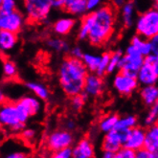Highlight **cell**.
<instances>
[{
	"mask_svg": "<svg viewBox=\"0 0 158 158\" xmlns=\"http://www.w3.org/2000/svg\"><path fill=\"white\" fill-rule=\"evenodd\" d=\"M25 23V15L17 10L0 13V30L18 34L23 29Z\"/></svg>",
	"mask_w": 158,
	"mask_h": 158,
	"instance_id": "9c48e42d",
	"label": "cell"
},
{
	"mask_svg": "<svg viewBox=\"0 0 158 158\" xmlns=\"http://www.w3.org/2000/svg\"><path fill=\"white\" fill-rule=\"evenodd\" d=\"M150 42L152 45V54L158 56V35H156L152 39H151Z\"/></svg>",
	"mask_w": 158,
	"mask_h": 158,
	"instance_id": "60d3db41",
	"label": "cell"
},
{
	"mask_svg": "<svg viewBox=\"0 0 158 158\" xmlns=\"http://www.w3.org/2000/svg\"><path fill=\"white\" fill-rule=\"evenodd\" d=\"M100 158H114V153L109 152H103Z\"/></svg>",
	"mask_w": 158,
	"mask_h": 158,
	"instance_id": "f6af8a7d",
	"label": "cell"
},
{
	"mask_svg": "<svg viewBox=\"0 0 158 158\" xmlns=\"http://www.w3.org/2000/svg\"><path fill=\"white\" fill-rule=\"evenodd\" d=\"M65 11L72 15H82L87 11L86 0H77V1L69 5L65 9Z\"/></svg>",
	"mask_w": 158,
	"mask_h": 158,
	"instance_id": "f1b7e54d",
	"label": "cell"
},
{
	"mask_svg": "<svg viewBox=\"0 0 158 158\" xmlns=\"http://www.w3.org/2000/svg\"><path fill=\"white\" fill-rule=\"evenodd\" d=\"M139 85L136 77L129 75L127 73L120 71L113 80V86L119 94L128 96L133 93Z\"/></svg>",
	"mask_w": 158,
	"mask_h": 158,
	"instance_id": "8fae6325",
	"label": "cell"
},
{
	"mask_svg": "<svg viewBox=\"0 0 158 158\" xmlns=\"http://www.w3.org/2000/svg\"><path fill=\"white\" fill-rule=\"evenodd\" d=\"M18 44L16 33L0 30V54L7 55L15 49Z\"/></svg>",
	"mask_w": 158,
	"mask_h": 158,
	"instance_id": "9a60e30c",
	"label": "cell"
},
{
	"mask_svg": "<svg viewBox=\"0 0 158 158\" xmlns=\"http://www.w3.org/2000/svg\"><path fill=\"white\" fill-rule=\"evenodd\" d=\"M22 138L27 142H33L36 137V131L33 128H24L22 132L20 133Z\"/></svg>",
	"mask_w": 158,
	"mask_h": 158,
	"instance_id": "d590c367",
	"label": "cell"
},
{
	"mask_svg": "<svg viewBox=\"0 0 158 158\" xmlns=\"http://www.w3.org/2000/svg\"><path fill=\"white\" fill-rule=\"evenodd\" d=\"M157 124H158V122H157Z\"/></svg>",
	"mask_w": 158,
	"mask_h": 158,
	"instance_id": "f5cc1de1",
	"label": "cell"
},
{
	"mask_svg": "<svg viewBox=\"0 0 158 158\" xmlns=\"http://www.w3.org/2000/svg\"><path fill=\"white\" fill-rule=\"evenodd\" d=\"M144 62H145V57L142 56L131 44L127 48L126 53L123 56L119 69L120 71L136 77L139 69L141 68Z\"/></svg>",
	"mask_w": 158,
	"mask_h": 158,
	"instance_id": "52a82bcc",
	"label": "cell"
},
{
	"mask_svg": "<svg viewBox=\"0 0 158 158\" xmlns=\"http://www.w3.org/2000/svg\"><path fill=\"white\" fill-rule=\"evenodd\" d=\"M26 87L28 88V90L31 91L35 97H38L41 101L48 100L50 96L49 89L39 81H28L26 82Z\"/></svg>",
	"mask_w": 158,
	"mask_h": 158,
	"instance_id": "ffe728a7",
	"label": "cell"
},
{
	"mask_svg": "<svg viewBox=\"0 0 158 158\" xmlns=\"http://www.w3.org/2000/svg\"><path fill=\"white\" fill-rule=\"evenodd\" d=\"M131 129H125L115 127L112 131L106 133L102 141V151L115 153L121 148L124 147Z\"/></svg>",
	"mask_w": 158,
	"mask_h": 158,
	"instance_id": "ba28073f",
	"label": "cell"
},
{
	"mask_svg": "<svg viewBox=\"0 0 158 158\" xmlns=\"http://www.w3.org/2000/svg\"><path fill=\"white\" fill-rule=\"evenodd\" d=\"M131 44L145 58L152 54V45L150 40H146L140 35H135Z\"/></svg>",
	"mask_w": 158,
	"mask_h": 158,
	"instance_id": "44dd1931",
	"label": "cell"
},
{
	"mask_svg": "<svg viewBox=\"0 0 158 158\" xmlns=\"http://www.w3.org/2000/svg\"><path fill=\"white\" fill-rule=\"evenodd\" d=\"M134 16V5L132 2H127L123 5L122 9V18L123 22L127 27H129L133 23Z\"/></svg>",
	"mask_w": 158,
	"mask_h": 158,
	"instance_id": "cb8c5ba5",
	"label": "cell"
},
{
	"mask_svg": "<svg viewBox=\"0 0 158 158\" xmlns=\"http://www.w3.org/2000/svg\"><path fill=\"white\" fill-rule=\"evenodd\" d=\"M110 56H111V53H105L101 56V61H100V65H99V68L96 72L97 75L99 76H103L106 73L107 71V67H108V63H109V60H110Z\"/></svg>",
	"mask_w": 158,
	"mask_h": 158,
	"instance_id": "1f68e13d",
	"label": "cell"
},
{
	"mask_svg": "<svg viewBox=\"0 0 158 158\" xmlns=\"http://www.w3.org/2000/svg\"><path fill=\"white\" fill-rule=\"evenodd\" d=\"M119 119L120 117L117 114H110V115L104 117L100 121V124H99L100 131L104 133H107L111 131L117 126Z\"/></svg>",
	"mask_w": 158,
	"mask_h": 158,
	"instance_id": "7402d4cb",
	"label": "cell"
},
{
	"mask_svg": "<svg viewBox=\"0 0 158 158\" xmlns=\"http://www.w3.org/2000/svg\"><path fill=\"white\" fill-rule=\"evenodd\" d=\"M83 54H85V53H82V50L80 47H74L71 50V52H70V56H71V57L76 58V59H80V60L82 59Z\"/></svg>",
	"mask_w": 158,
	"mask_h": 158,
	"instance_id": "b9f144b4",
	"label": "cell"
},
{
	"mask_svg": "<svg viewBox=\"0 0 158 158\" xmlns=\"http://www.w3.org/2000/svg\"><path fill=\"white\" fill-rule=\"evenodd\" d=\"M5 102H7V99H6V95L5 93L2 89H0V105L4 104Z\"/></svg>",
	"mask_w": 158,
	"mask_h": 158,
	"instance_id": "7dc6e473",
	"label": "cell"
},
{
	"mask_svg": "<svg viewBox=\"0 0 158 158\" xmlns=\"http://www.w3.org/2000/svg\"><path fill=\"white\" fill-rule=\"evenodd\" d=\"M140 96L146 106H152L158 102V86L155 85H145L140 91Z\"/></svg>",
	"mask_w": 158,
	"mask_h": 158,
	"instance_id": "ac0fdd59",
	"label": "cell"
},
{
	"mask_svg": "<svg viewBox=\"0 0 158 158\" xmlns=\"http://www.w3.org/2000/svg\"><path fill=\"white\" fill-rule=\"evenodd\" d=\"M74 142V137L71 131L66 129H58L52 131L46 140V145L50 151L57 152L65 148L72 147Z\"/></svg>",
	"mask_w": 158,
	"mask_h": 158,
	"instance_id": "30bf717a",
	"label": "cell"
},
{
	"mask_svg": "<svg viewBox=\"0 0 158 158\" xmlns=\"http://www.w3.org/2000/svg\"><path fill=\"white\" fill-rule=\"evenodd\" d=\"M153 1L157 4V6H158V0H153Z\"/></svg>",
	"mask_w": 158,
	"mask_h": 158,
	"instance_id": "816d5d0a",
	"label": "cell"
},
{
	"mask_svg": "<svg viewBox=\"0 0 158 158\" xmlns=\"http://www.w3.org/2000/svg\"><path fill=\"white\" fill-rule=\"evenodd\" d=\"M53 8V0H23L24 15L29 21L40 23L47 19Z\"/></svg>",
	"mask_w": 158,
	"mask_h": 158,
	"instance_id": "277c9868",
	"label": "cell"
},
{
	"mask_svg": "<svg viewBox=\"0 0 158 158\" xmlns=\"http://www.w3.org/2000/svg\"><path fill=\"white\" fill-rule=\"evenodd\" d=\"M136 78L139 83H141L142 85H155L158 81V74L152 64L145 60L141 68L139 69Z\"/></svg>",
	"mask_w": 158,
	"mask_h": 158,
	"instance_id": "5bb4252c",
	"label": "cell"
},
{
	"mask_svg": "<svg viewBox=\"0 0 158 158\" xmlns=\"http://www.w3.org/2000/svg\"><path fill=\"white\" fill-rule=\"evenodd\" d=\"M136 158H158V153L143 148L136 152Z\"/></svg>",
	"mask_w": 158,
	"mask_h": 158,
	"instance_id": "8d00e7d4",
	"label": "cell"
},
{
	"mask_svg": "<svg viewBox=\"0 0 158 158\" xmlns=\"http://www.w3.org/2000/svg\"><path fill=\"white\" fill-rule=\"evenodd\" d=\"M145 142H146V129L141 127L136 126L135 127L131 128L129 131L124 147L137 152L145 148Z\"/></svg>",
	"mask_w": 158,
	"mask_h": 158,
	"instance_id": "7c38bea8",
	"label": "cell"
},
{
	"mask_svg": "<svg viewBox=\"0 0 158 158\" xmlns=\"http://www.w3.org/2000/svg\"><path fill=\"white\" fill-rule=\"evenodd\" d=\"M103 90L104 81L102 80V77L97 74H88L82 92L87 97H97L102 94Z\"/></svg>",
	"mask_w": 158,
	"mask_h": 158,
	"instance_id": "4fadbf2b",
	"label": "cell"
},
{
	"mask_svg": "<svg viewBox=\"0 0 158 158\" xmlns=\"http://www.w3.org/2000/svg\"><path fill=\"white\" fill-rule=\"evenodd\" d=\"M73 148V158H94L95 148L90 139L82 138Z\"/></svg>",
	"mask_w": 158,
	"mask_h": 158,
	"instance_id": "2e32d148",
	"label": "cell"
},
{
	"mask_svg": "<svg viewBox=\"0 0 158 158\" xmlns=\"http://www.w3.org/2000/svg\"><path fill=\"white\" fill-rule=\"evenodd\" d=\"M50 158H73V148L72 147H69L57 152H54Z\"/></svg>",
	"mask_w": 158,
	"mask_h": 158,
	"instance_id": "836d02e7",
	"label": "cell"
},
{
	"mask_svg": "<svg viewBox=\"0 0 158 158\" xmlns=\"http://www.w3.org/2000/svg\"><path fill=\"white\" fill-rule=\"evenodd\" d=\"M145 148L158 153V124L152 125L146 129Z\"/></svg>",
	"mask_w": 158,
	"mask_h": 158,
	"instance_id": "e0dca14e",
	"label": "cell"
},
{
	"mask_svg": "<svg viewBox=\"0 0 158 158\" xmlns=\"http://www.w3.org/2000/svg\"><path fill=\"white\" fill-rule=\"evenodd\" d=\"M74 26H75V20L70 17H63L54 23L53 31L59 35H65L72 31Z\"/></svg>",
	"mask_w": 158,
	"mask_h": 158,
	"instance_id": "d6986e66",
	"label": "cell"
},
{
	"mask_svg": "<svg viewBox=\"0 0 158 158\" xmlns=\"http://www.w3.org/2000/svg\"><path fill=\"white\" fill-rule=\"evenodd\" d=\"M82 62L85 63V67L88 71L92 73H96L101 61V56H96L92 54H83V57L81 59Z\"/></svg>",
	"mask_w": 158,
	"mask_h": 158,
	"instance_id": "603a6c76",
	"label": "cell"
},
{
	"mask_svg": "<svg viewBox=\"0 0 158 158\" xmlns=\"http://www.w3.org/2000/svg\"><path fill=\"white\" fill-rule=\"evenodd\" d=\"M87 98L88 97L83 92L81 93V94H78V95L71 97V103H70L71 107L76 111L81 110L83 107V106H85V103Z\"/></svg>",
	"mask_w": 158,
	"mask_h": 158,
	"instance_id": "4dcf8cb0",
	"label": "cell"
},
{
	"mask_svg": "<svg viewBox=\"0 0 158 158\" xmlns=\"http://www.w3.org/2000/svg\"><path fill=\"white\" fill-rule=\"evenodd\" d=\"M138 120L133 115H127L124 117H121L118 121L117 127H122L125 129H131L137 126Z\"/></svg>",
	"mask_w": 158,
	"mask_h": 158,
	"instance_id": "f546056e",
	"label": "cell"
},
{
	"mask_svg": "<svg viewBox=\"0 0 158 158\" xmlns=\"http://www.w3.org/2000/svg\"><path fill=\"white\" fill-rule=\"evenodd\" d=\"M116 23V11L112 5H104L85 15L78 32L81 40H88L94 46H102L111 38Z\"/></svg>",
	"mask_w": 158,
	"mask_h": 158,
	"instance_id": "6da1fadb",
	"label": "cell"
},
{
	"mask_svg": "<svg viewBox=\"0 0 158 158\" xmlns=\"http://www.w3.org/2000/svg\"><path fill=\"white\" fill-rule=\"evenodd\" d=\"M87 71L81 60L71 56L66 57L59 68V81L62 91L69 97L82 93Z\"/></svg>",
	"mask_w": 158,
	"mask_h": 158,
	"instance_id": "7a4b0ae2",
	"label": "cell"
},
{
	"mask_svg": "<svg viewBox=\"0 0 158 158\" xmlns=\"http://www.w3.org/2000/svg\"><path fill=\"white\" fill-rule=\"evenodd\" d=\"M17 1L16 0H1L2 12H12L16 10Z\"/></svg>",
	"mask_w": 158,
	"mask_h": 158,
	"instance_id": "e575fe53",
	"label": "cell"
},
{
	"mask_svg": "<svg viewBox=\"0 0 158 158\" xmlns=\"http://www.w3.org/2000/svg\"><path fill=\"white\" fill-rule=\"evenodd\" d=\"M145 60L148 61V63H151L153 66L154 70L156 71V73L158 74V56L154 55V54H151V55L147 56L145 58Z\"/></svg>",
	"mask_w": 158,
	"mask_h": 158,
	"instance_id": "74e56055",
	"label": "cell"
},
{
	"mask_svg": "<svg viewBox=\"0 0 158 158\" xmlns=\"http://www.w3.org/2000/svg\"><path fill=\"white\" fill-rule=\"evenodd\" d=\"M158 122V102L150 106L148 113L144 119V126L148 127Z\"/></svg>",
	"mask_w": 158,
	"mask_h": 158,
	"instance_id": "484cf974",
	"label": "cell"
},
{
	"mask_svg": "<svg viewBox=\"0 0 158 158\" xmlns=\"http://www.w3.org/2000/svg\"><path fill=\"white\" fill-rule=\"evenodd\" d=\"M64 127H65L66 131H73V129L76 128V123L74 122L73 120L68 119V120L65 121V123H64Z\"/></svg>",
	"mask_w": 158,
	"mask_h": 158,
	"instance_id": "7bdbcfd3",
	"label": "cell"
},
{
	"mask_svg": "<svg viewBox=\"0 0 158 158\" xmlns=\"http://www.w3.org/2000/svg\"><path fill=\"white\" fill-rule=\"evenodd\" d=\"M123 56L124 55H123V53L121 52V51H116V52L111 53L106 73H108V74L113 73L116 69L120 68V64H121V61H122Z\"/></svg>",
	"mask_w": 158,
	"mask_h": 158,
	"instance_id": "83f0119b",
	"label": "cell"
},
{
	"mask_svg": "<svg viewBox=\"0 0 158 158\" xmlns=\"http://www.w3.org/2000/svg\"><path fill=\"white\" fill-rule=\"evenodd\" d=\"M2 12V9H1V1H0V13Z\"/></svg>",
	"mask_w": 158,
	"mask_h": 158,
	"instance_id": "f907efd6",
	"label": "cell"
},
{
	"mask_svg": "<svg viewBox=\"0 0 158 158\" xmlns=\"http://www.w3.org/2000/svg\"><path fill=\"white\" fill-rule=\"evenodd\" d=\"M19 119L22 123L26 124L31 117L38 115L42 108L41 100L35 95H26L15 102Z\"/></svg>",
	"mask_w": 158,
	"mask_h": 158,
	"instance_id": "8992f818",
	"label": "cell"
},
{
	"mask_svg": "<svg viewBox=\"0 0 158 158\" xmlns=\"http://www.w3.org/2000/svg\"><path fill=\"white\" fill-rule=\"evenodd\" d=\"M2 70H3L4 77L8 80L15 79L17 76V67L15 65V63L9 59H6L3 61Z\"/></svg>",
	"mask_w": 158,
	"mask_h": 158,
	"instance_id": "d4e9b609",
	"label": "cell"
},
{
	"mask_svg": "<svg viewBox=\"0 0 158 158\" xmlns=\"http://www.w3.org/2000/svg\"><path fill=\"white\" fill-rule=\"evenodd\" d=\"M2 127H3V126H2L1 122H0V131H1V129H2Z\"/></svg>",
	"mask_w": 158,
	"mask_h": 158,
	"instance_id": "681fc988",
	"label": "cell"
},
{
	"mask_svg": "<svg viewBox=\"0 0 158 158\" xmlns=\"http://www.w3.org/2000/svg\"><path fill=\"white\" fill-rule=\"evenodd\" d=\"M101 4V0H86L87 11H94L99 8Z\"/></svg>",
	"mask_w": 158,
	"mask_h": 158,
	"instance_id": "f35d334b",
	"label": "cell"
},
{
	"mask_svg": "<svg viewBox=\"0 0 158 158\" xmlns=\"http://www.w3.org/2000/svg\"><path fill=\"white\" fill-rule=\"evenodd\" d=\"M0 122L3 127L7 128L8 131L13 134L21 133L26 125L19 119L15 102L13 103L8 101L0 105Z\"/></svg>",
	"mask_w": 158,
	"mask_h": 158,
	"instance_id": "3957f363",
	"label": "cell"
},
{
	"mask_svg": "<svg viewBox=\"0 0 158 158\" xmlns=\"http://www.w3.org/2000/svg\"><path fill=\"white\" fill-rule=\"evenodd\" d=\"M5 158H29V156L24 152H13L7 154Z\"/></svg>",
	"mask_w": 158,
	"mask_h": 158,
	"instance_id": "ab89813d",
	"label": "cell"
},
{
	"mask_svg": "<svg viewBox=\"0 0 158 158\" xmlns=\"http://www.w3.org/2000/svg\"><path fill=\"white\" fill-rule=\"evenodd\" d=\"M47 46L50 49L56 52H67L69 49L67 42L65 40H63L61 39H58V38L49 39L47 40Z\"/></svg>",
	"mask_w": 158,
	"mask_h": 158,
	"instance_id": "4316f807",
	"label": "cell"
},
{
	"mask_svg": "<svg viewBox=\"0 0 158 158\" xmlns=\"http://www.w3.org/2000/svg\"><path fill=\"white\" fill-rule=\"evenodd\" d=\"M114 158H136V152L128 148L122 147L114 153Z\"/></svg>",
	"mask_w": 158,
	"mask_h": 158,
	"instance_id": "d6a6232c",
	"label": "cell"
},
{
	"mask_svg": "<svg viewBox=\"0 0 158 158\" xmlns=\"http://www.w3.org/2000/svg\"><path fill=\"white\" fill-rule=\"evenodd\" d=\"M53 8L63 9V3L61 0H53Z\"/></svg>",
	"mask_w": 158,
	"mask_h": 158,
	"instance_id": "ee69618b",
	"label": "cell"
},
{
	"mask_svg": "<svg viewBox=\"0 0 158 158\" xmlns=\"http://www.w3.org/2000/svg\"><path fill=\"white\" fill-rule=\"evenodd\" d=\"M62 1V3H63V10H65V9L69 6V5H71L72 3H74L75 1H77V0H61Z\"/></svg>",
	"mask_w": 158,
	"mask_h": 158,
	"instance_id": "bcb514c9",
	"label": "cell"
},
{
	"mask_svg": "<svg viewBox=\"0 0 158 158\" xmlns=\"http://www.w3.org/2000/svg\"><path fill=\"white\" fill-rule=\"evenodd\" d=\"M136 32L146 40H151L158 35V6L146 11L137 18Z\"/></svg>",
	"mask_w": 158,
	"mask_h": 158,
	"instance_id": "5b68a950",
	"label": "cell"
},
{
	"mask_svg": "<svg viewBox=\"0 0 158 158\" xmlns=\"http://www.w3.org/2000/svg\"><path fill=\"white\" fill-rule=\"evenodd\" d=\"M4 134L1 132V131H0V151H1V147H2V144H3V141H4Z\"/></svg>",
	"mask_w": 158,
	"mask_h": 158,
	"instance_id": "c3c4849f",
	"label": "cell"
}]
</instances>
